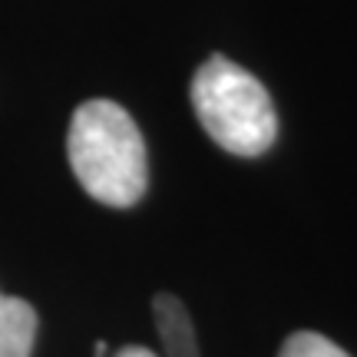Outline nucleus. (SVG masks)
Returning a JSON list of instances; mask_svg holds the SVG:
<instances>
[{
	"label": "nucleus",
	"mask_w": 357,
	"mask_h": 357,
	"mask_svg": "<svg viewBox=\"0 0 357 357\" xmlns=\"http://www.w3.org/2000/svg\"><path fill=\"white\" fill-rule=\"evenodd\" d=\"M66 153H70L73 176L96 202L129 208L142 199L149 182L146 142L139 126L119 102H83L70 119Z\"/></svg>",
	"instance_id": "f257e3e1"
},
{
	"label": "nucleus",
	"mask_w": 357,
	"mask_h": 357,
	"mask_svg": "<svg viewBox=\"0 0 357 357\" xmlns=\"http://www.w3.org/2000/svg\"><path fill=\"white\" fill-rule=\"evenodd\" d=\"M192 106L202 129L231 155H261L278 136L268 89L245 66L208 56L192 79Z\"/></svg>",
	"instance_id": "f03ea898"
},
{
	"label": "nucleus",
	"mask_w": 357,
	"mask_h": 357,
	"mask_svg": "<svg viewBox=\"0 0 357 357\" xmlns=\"http://www.w3.org/2000/svg\"><path fill=\"white\" fill-rule=\"evenodd\" d=\"M153 314H155V328H159V341L166 347V357H199L192 318L176 294H155Z\"/></svg>",
	"instance_id": "7ed1b4c3"
},
{
	"label": "nucleus",
	"mask_w": 357,
	"mask_h": 357,
	"mask_svg": "<svg viewBox=\"0 0 357 357\" xmlns=\"http://www.w3.org/2000/svg\"><path fill=\"white\" fill-rule=\"evenodd\" d=\"M116 357H159V354H153L149 347H132V344H129V347H123Z\"/></svg>",
	"instance_id": "423d86ee"
},
{
	"label": "nucleus",
	"mask_w": 357,
	"mask_h": 357,
	"mask_svg": "<svg viewBox=\"0 0 357 357\" xmlns=\"http://www.w3.org/2000/svg\"><path fill=\"white\" fill-rule=\"evenodd\" d=\"M37 334V314L24 298L0 291V357H30Z\"/></svg>",
	"instance_id": "20e7f679"
},
{
	"label": "nucleus",
	"mask_w": 357,
	"mask_h": 357,
	"mask_svg": "<svg viewBox=\"0 0 357 357\" xmlns=\"http://www.w3.org/2000/svg\"><path fill=\"white\" fill-rule=\"evenodd\" d=\"M278 357H351L344 347H337L331 337H324L318 331H294L284 344H281Z\"/></svg>",
	"instance_id": "39448f33"
}]
</instances>
